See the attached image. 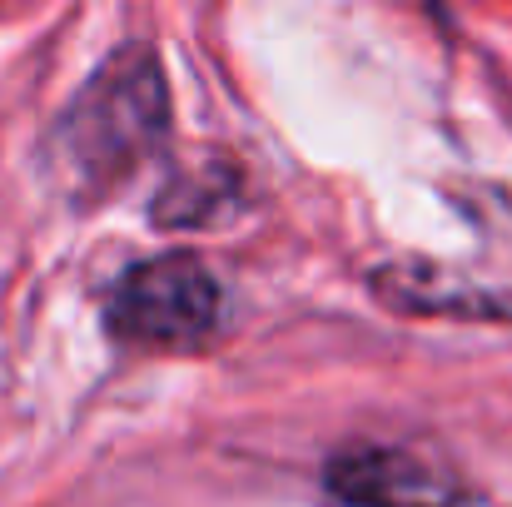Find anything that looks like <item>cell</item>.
<instances>
[{
	"mask_svg": "<svg viewBox=\"0 0 512 507\" xmlns=\"http://www.w3.org/2000/svg\"><path fill=\"white\" fill-rule=\"evenodd\" d=\"M324 488L339 507H463L453 468L408 443H343L324 463Z\"/></svg>",
	"mask_w": 512,
	"mask_h": 507,
	"instance_id": "cell-3",
	"label": "cell"
},
{
	"mask_svg": "<svg viewBox=\"0 0 512 507\" xmlns=\"http://www.w3.org/2000/svg\"><path fill=\"white\" fill-rule=\"evenodd\" d=\"M170 140V80L150 40H120L60 105L40 160L75 209H100Z\"/></svg>",
	"mask_w": 512,
	"mask_h": 507,
	"instance_id": "cell-1",
	"label": "cell"
},
{
	"mask_svg": "<svg viewBox=\"0 0 512 507\" xmlns=\"http://www.w3.org/2000/svg\"><path fill=\"white\" fill-rule=\"evenodd\" d=\"M224 289L194 249L130 264L105 294V334L130 353H194L219 334Z\"/></svg>",
	"mask_w": 512,
	"mask_h": 507,
	"instance_id": "cell-2",
	"label": "cell"
},
{
	"mask_svg": "<svg viewBox=\"0 0 512 507\" xmlns=\"http://www.w3.org/2000/svg\"><path fill=\"white\" fill-rule=\"evenodd\" d=\"M239 204V169L229 160H189L160 184L150 204V224L160 229H204L219 224Z\"/></svg>",
	"mask_w": 512,
	"mask_h": 507,
	"instance_id": "cell-4",
	"label": "cell"
}]
</instances>
